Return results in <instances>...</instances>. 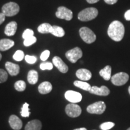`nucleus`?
Returning <instances> with one entry per match:
<instances>
[{"mask_svg": "<svg viewBox=\"0 0 130 130\" xmlns=\"http://www.w3.org/2000/svg\"><path fill=\"white\" fill-rule=\"evenodd\" d=\"M79 36L86 43H92L96 39V36L92 30L87 27H82L79 30Z\"/></svg>", "mask_w": 130, "mask_h": 130, "instance_id": "7ed1b4c3", "label": "nucleus"}, {"mask_svg": "<svg viewBox=\"0 0 130 130\" xmlns=\"http://www.w3.org/2000/svg\"><path fill=\"white\" fill-rule=\"evenodd\" d=\"M14 89H16L17 91H19V92H22V91H24L25 90L26 88V83L25 81L22 80H19L16 81V82L14 83Z\"/></svg>", "mask_w": 130, "mask_h": 130, "instance_id": "a878e982", "label": "nucleus"}, {"mask_svg": "<svg viewBox=\"0 0 130 130\" xmlns=\"http://www.w3.org/2000/svg\"><path fill=\"white\" fill-rule=\"evenodd\" d=\"M128 92H129V95H130V86L129 87H128Z\"/></svg>", "mask_w": 130, "mask_h": 130, "instance_id": "ea45409f", "label": "nucleus"}, {"mask_svg": "<svg viewBox=\"0 0 130 130\" xmlns=\"http://www.w3.org/2000/svg\"><path fill=\"white\" fill-rule=\"evenodd\" d=\"M53 63L60 72L62 73H66L68 71V67L64 61L59 57L56 56L53 58Z\"/></svg>", "mask_w": 130, "mask_h": 130, "instance_id": "f8f14e48", "label": "nucleus"}, {"mask_svg": "<svg viewBox=\"0 0 130 130\" xmlns=\"http://www.w3.org/2000/svg\"><path fill=\"white\" fill-rule=\"evenodd\" d=\"M107 33L112 40L119 42L122 40L124 36L125 27L120 21H115L110 24Z\"/></svg>", "mask_w": 130, "mask_h": 130, "instance_id": "f257e3e1", "label": "nucleus"}, {"mask_svg": "<svg viewBox=\"0 0 130 130\" xmlns=\"http://www.w3.org/2000/svg\"><path fill=\"white\" fill-rule=\"evenodd\" d=\"M36 40H37L36 37L33 36L28 37V38H27L25 39H24V46H30V45H31L32 44H34L35 43H36Z\"/></svg>", "mask_w": 130, "mask_h": 130, "instance_id": "cd10ccee", "label": "nucleus"}, {"mask_svg": "<svg viewBox=\"0 0 130 130\" xmlns=\"http://www.w3.org/2000/svg\"><path fill=\"white\" fill-rule=\"evenodd\" d=\"M8 78L7 72L4 69H0V83H2L7 81Z\"/></svg>", "mask_w": 130, "mask_h": 130, "instance_id": "7c9ffc66", "label": "nucleus"}, {"mask_svg": "<svg viewBox=\"0 0 130 130\" xmlns=\"http://www.w3.org/2000/svg\"><path fill=\"white\" fill-rule=\"evenodd\" d=\"M125 18L126 21H130V9L126 11L125 13Z\"/></svg>", "mask_w": 130, "mask_h": 130, "instance_id": "f704fd0d", "label": "nucleus"}, {"mask_svg": "<svg viewBox=\"0 0 130 130\" xmlns=\"http://www.w3.org/2000/svg\"><path fill=\"white\" fill-rule=\"evenodd\" d=\"M1 58H2V56H1V54L0 53V60H1Z\"/></svg>", "mask_w": 130, "mask_h": 130, "instance_id": "a19ab883", "label": "nucleus"}, {"mask_svg": "<svg viewBox=\"0 0 130 130\" xmlns=\"http://www.w3.org/2000/svg\"><path fill=\"white\" fill-rule=\"evenodd\" d=\"M98 14V11L96 8L89 7L83 10L78 14V18L81 21H89L93 20Z\"/></svg>", "mask_w": 130, "mask_h": 130, "instance_id": "f03ea898", "label": "nucleus"}, {"mask_svg": "<svg viewBox=\"0 0 130 130\" xmlns=\"http://www.w3.org/2000/svg\"><path fill=\"white\" fill-rule=\"evenodd\" d=\"M6 69H7V72L9 74L12 76H16L19 73L20 71V68L18 64H14L10 61H7L6 63L5 64Z\"/></svg>", "mask_w": 130, "mask_h": 130, "instance_id": "2eb2a0df", "label": "nucleus"}, {"mask_svg": "<svg viewBox=\"0 0 130 130\" xmlns=\"http://www.w3.org/2000/svg\"><path fill=\"white\" fill-rule=\"evenodd\" d=\"M25 60L27 63L29 64H34L36 62L37 58L34 56H29V55H27L25 56Z\"/></svg>", "mask_w": 130, "mask_h": 130, "instance_id": "2f4dec72", "label": "nucleus"}, {"mask_svg": "<svg viewBox=\"0 0 130 130\" xmlns=\"http://www.w3.org/2000/svg\"><path fill=\"white\" fill-rule=\"evenodd\" d=\"M89 92L99 96H107L110 94V90L106 86H102L101 87L92 86Z\"/></svg>", "mask_w": 130, "mask_h": 130, "instance_id": "9b49d317", "label": "nucleus"}, {"mask_svg": "<svg viewBox=\"0 0 130 130\" xmlns=\"http://www.w3.org/2000/svg\"><path fill=\"white\" fill-rule=\"evenodd\" d=\"M53 89L52 84L48 81H44L39 86L38 90L41 94H47L51 92Z\"/></svg>", "mask_w": 130, "mask_h": 130, "instance_id": "a211bd4d", "label": "nucleus"}, {"mask_svg": "<svg viewBox=\"0 0 130 130\" xmlns=\"http://www.w3.org/2000/svg\"><path fill=\"white\" fill-rule=\"evenodd\" d=\"M42 128V123L39 120H32L26 125L25 130H40Z\"/></svg>", "mask_w": 130, "mask_h": 130, "instance_id": "6ab92c4d", "label": "nucleus"}, {"mask_svg": "<svg viewBox=\"0 0 130 130\" xmlns=\"http://www.w3.org/2000/svg\"><path fill=\"white\" fill-rule=\"evenodd\" d=\"M21 115V116L24 117V118H28L29 116H30V109H29V104L27 102L24 103V104L22 105Z\"/></svg>", "mask_w": 130, "mask_h": 130, "instance_id": "393cba45", "label": "nucleus"}, {"mask_svg": "<svg viewBox=\"0 0 130 130\" xmlns=\"http://www.w3.org/2000/svg\"><path fill=\"white\" fill-rule=\"evenodd\" d=\"M13 58L14 60L20 61H22L24 59V58H25L24 56V52L21 50H18L15 52V53L14 54V55L13 56Z\"/></svg>", "mask_w": 130, "mask_h": 130, "instance_id": "bb28decb", "label": "nucleus"}, {"mask_svg": "<svg viewBox=\"0 0 130 130\" xmlns=\"http://www.w3.org/2000/svg\"><path fill=\"white\" fill-rule=\"evenodd\" d=\"M74 130H87L86 128H77V129H75Z\"/></svg>", "mask_w": 130, "mask_h": 130, "instance_id": "58836bf2", "label": "nucleus"}, {"mask_svg": "<svg viewBox=\"0 0 130 130\" xmlns=\"http://www.w3.org/2000/svg\"><path fill=\"white\" fill-rule=\"evenodd\" d=\"M65 111L68 116L69 117L77 118L81 115L82 110L78 105L74 103H71L67 105L65 108Z\"/></svg>", "mask_w": 130, "mask_h": 130, "instance_id": "6e6552de", "label": "nucleus"}, {"mask_svg": "<svg viewBox=\"0 0 130 130\" xmlns=\"http://www.w3.org/2000/svg\"><path fill=\"white\" fill-rule=\"evenodd\" d=\"M127 130H130V128H128V129H127Z\"/></svg>", "mask_w": 130, "mask_h": 130, "instance_id": "79ce46f5", "label": "nucleus"}, {"mask_svg": "<svg viewBox=\"0 0 130 130\" xmlns=\"http://www.w3.org/2000/svg\"><path fill=\"white\" fill-rule=\"evenodd\" d=\"M17 23L14 21L9 22L5 28L4 33L8 36H12L14 35L17 30Z\"/></svg>", "mask_w": 130, "mask_h": 130, "instance_id": "dca6fc26", "label": "nucleus"}, {"mask_svg": "<svg viewBox=\"0 0 130 130\" xmlns=\"http://www.w3.org/2000/svg\"><path fill=\"white\" fill-rule=\"evenodd\" d=\"M115 126V123L111 122H104L102 123L100 125V128L102 130H108L111 129Z\"/></svg>", "mask_w": 130, "mask_h": 130, "instance_id": "c85d7f7f", "label": "nucleus"}, {"mask_svg": "<svg viewBox=\"0 0 130 130\" xmlns=\"http://www.w3.org/2000/svg\"><path fill=\"white\" fill-rule=\"evenodd\" d=\"M51 33L54 36H55L61 37L64 36L65 35V31L63 30V28H61V27L54 25L53 26V28H52Z\"/></svg>", "mask_w": 130, "mask_h": 130, "instance_id": "5701e85b", "label": "nucleus"}, {"mask_svg": "<svg viewBox=\"0 0 130 130\" xmlns=\"http://www.w3.org/2000/svg\"><path fill=\"white\" fill-rule=\"evenodd\" d=\"M34 36V31L31 29H27L24 31L22 35V37L25 39L28 38V37H32Z\"/></svg>", "mask_w": 130, "mask_h": 130, "instance_id": "473e14b6", "label": "nucleus"}, {"mask_svg": "<svg viewBox=\"0 0 130 130\" xmlns=\"http://www.w3.org/2000/svg\"><path fill=\"white\" fill-rule=\"evenodd\" d=\"M50 55V52L48 50H45L40 55V59L42 61H46Z\"/></svg>", "mask_w": 130, "mask_h": 130, "instance_id": "72a5a7b5", "label": "nucleus"}, {"mask_svg": "<svg viewBox=\"0 0 130 130\" xmlns=\"http://www.w3.org/2000/svg\"><path fill=\"white\" fill-rule=\"evenodd\" d=\"M65 98L71 103L76 104L82 100V95L79 92L73 90H68L64 94Z\"/></svg>", "mask_w": 130, "mask_h": 130, "instance_id": "9d476101", "label": "nucleus"}, {"mask_svg": "<svg viewBox=\"0 0 130 130\" xmlns=\"http://www.w3.org/2000/svg\"><path fill=\"white\" fill-rule=\"evenodd\" d=\"M74 84L76 87H79V88L83 89L84 90L89 91V92L90 91L91 87H92L89 83L82 81H75L74 82Z\"/></svg>", "mask_w": 130, "mask_h": 130, "instance_id": "b1692460", "label": "nucleus"}, {"mask_svg": "<svg viewBox=\"0 0 130 130\" xmlns=\"http://www.w3.org/2000/svg\"><path fill=\"white\" fill-rule=\"evenodd\" d=\"M111 68L110 66H106L100 71V75L105 80L108 81L111 79Z\"/></svg>", "mask_w": 130, "mask_h": 130, "instance_id": "aec40b11", "label": "nucleus"}, {"mask_svg": "<svg viewBox=\"0 0 130 130\" xmlns=\"http://www.w3.org/2000/svg\"><path fill=\"white\" fill-rule=\"evenodd\" d=\"M65 55H66V57L68 58V60L73 63H75L77 62L78 60L82 57L83 52L78 47H75V48L66 52Z\"/></svg>", "mask_w": 130, "mask_h": 130, "instance_id": "0eeeda50", "label": "nucleus"}, {"mask_svg": "<svg viewBox=\"0 0 130 130\" xmlns=\"http://www.w3.org/2000/svg\"><path fill=\"white\" fill-rule=\"evenodd\" d=\"M87 2L89 3V4H94V3H96L98 2L100 0H86Z\"/></svg>", "mask_w": 130, "mask_h": 130, "instance_id": "4c0bfd02", "label": "nucleus"}, {"mask_svg": "<svg viewBox=\"0 0 130 130\" xmlns=\"http://www.w3.org/2000/svg\"><path fill=\"white\" fill-rule=\"evenodd\" d=\"M128 79H129V75L125 72L117 73L111 78L112 83L117 86L124 85L128 82Z\"/></svg>", "mask_w": 130, "mask_h": 130, "instance_id": "423d86ee", "label": "nucleus"}, {"mask_svg": "<svg viewBox=\"0 0 130 130\" xmlns=\"http://www.w3.org/2000/svg\"><path fill=\"white\" fill-rule=\"evenodd\" d=\"M5 18H6V16L3 13H0V25L3 24V22L5 21Z\"/></svg>", "mask_w": 130, "mask_h": 130, "instance_id": "e433bc0d", "label": "nucleus"}, {"mask_svg": "<svg viewBox=\"0 0 130 130\" xmlns=\"http://www.w3.org/2000/svg\"><path fill=\"white\" fill-rule=\"evenodd\" d=\"M52 28H53V26H51V25H50V24L43 23L39 26L37 30L40 33H51Z\"/></svg>", "mask_w": 130, "mask_h": 130, "instance_id": "4be33fe9", "label": "nucleus"}, {"mask_svg": "<svg viewBox=\"0 0 130 130\" xmlns=\"http://www.w3.org/2000/svg\"><path fill=\"white\" fill-rule=\"evenodd\" d=\"M27 80L31 84H35L38 81V73L35 70H31L27 75Z\"/></svg>", "mask_w": 130, "mask_h": 130, "instance_id": "412c9836", "label": "nucleus"}, {"mask_svg": "<svg viewBox=\"0 0 130 130\" xmlns=\"http://www.w3.org/2000/svg\"><path fill=\"white\" fill-rule=\"evenodd\" d=\"M118 0H104V1L107 3V4L110 5L115 4V3L118 2Z\"/></svg>", "mask_w": 130, "mask_h": 130, "instance_id": "c9c22d12", "label": "nucleus"}, {"mask_svg": "<svg viewBox=\"0 0 130 130\" xmlns=\"http://www.w3.org/2000/svg\"><path fill=\"white\" fill-rule=\"evenodd\" d=\"M14 45V42L12 40L8 39L0 40V51H7L13 46Z\"/></svg>", "mask_w": 130, "mask_h": 130, "instance_id": "f3484780", "label": "nucleus"}, {"mask_svg": "<svg viewBox=\"0 0 130 130\" xmlns=\"http://www.w3.org/2000/svg\"><path fill=\"white\" fill-rule=\"evenodd\" d=\"M76 76L81 81H88L92 78V73L86 69H79L76 72Z\"/></svg>", "mask_w": 130, "mask_h": 130, "instance_id": "4468645a", "label": "nucleus"}, {"mask_svg": "<svg viewBox=\"0 0 130 130\" xmlns=\"http://www.w3.org/2000/svg\"><path fill=\"white\" fill-rule=\"evenodd\" d=\"M106 109V105L103 101H98L92 104L89 105L87 107V111L91 114L101 115Z\"/></svg>", "mask_w": 130, "mask_h": 130, "instance_id": "39448f33", "label": "nucleus"}, {"mask_svg": "<svg viewBox=\"0 0 130 130\" xmlns=\"http://www.w3.org/2000/svg\"><path fill=\"white\" fill-rule=\"evenodd\" d=\"M56 15L59 19L71 21L73 18V13L68 8L61 6L58 8L57 11L56 13Z\"/></svg>", "mask_w": 130, "mask_h": 130, "instance_id": "1a4fd4ad", "label": "nucleus"}, {"mask_svg": "<svg viewBox=\"0 0 130 130\" xmlns=\"http://www.w3.org/2000/svg\"><path fill=\"white\" fill-rule=\"evenodd\" d=\"M9 122L11 128L14 130H19L22 127V122L16 115H12L9 118Z\"/></svg>", "mask_w": 130, "mask_h": 130, "instance_id": "ddd939ff", "label": "nucleus"}, {"mask_svg": "<svg viewBox=\"0 0 130 130\" xmlns=\"http://www.w3.org/2000/svg\"><path fill=\"white\" fill-rule=\"evenodd\" d=\"M19 12L18 4L13 2H10L4 4L2 7V13L6 16L16 15Z\"/></svg>", "mask_w": 130, "mask_h": 130, "instance_id": "20e7f679", "label": "nucleus"}, {"mask_svg": "<svg viewBox=\"0 0 130 130\" xmlns=\"http://www.w3.org/2000/svg\"><path fill=\"white\" fill-rule=\"evenodd\" d=\"M40 69L43 70H51L53 68V64L51 62H44L40 64Z\"/></svg>", "mask_w": 130, "mask_h": 130, "instance_id": "c756f323", "label": "nucleus"}]
</instances>
